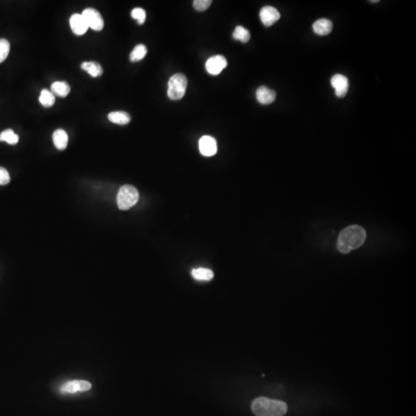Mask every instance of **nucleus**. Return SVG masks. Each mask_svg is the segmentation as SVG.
Returning <instances> with one entry per match:
<instances>
[{"label":"nucleus","instance_id":"1","mask_svg":"<svg viewBox=\"0 0 416 416\" xmlns=\"http://www.w3.org/2000/svg\"><path fill=\"white\" fill-rule=\"evenodd\" d=\"M366 239V232L359 225H351L340 232L337 240V249L342 254H348L360 248Z\"/></svg>","mask_w":416,"mask_h":416},{"label":"nucleus","instance_id":"2","mask_svg":"<svg viewBox=\"0 0 416 416\" xmlns=\"http://www.w3.org/2000/svg\"><path fill=\"white\" fill-rule=\"evenodd\" d=\"M252 410L256 416H284L287 413V406L279 400L259 397L254 400Z\"/></svg>","mask_w":416,"mask_h":416},{"label":"nucleus","instance_id":"3","mask_svg":"<svg viewBox=\"0 0 416 416\" xmlns=\"http://www.w3.org/2000/svg\"><path fill=\"white\" fill-rule=\"evenodd\" d=\"M187 79L183 73H176L170 77L168 82L167 96L172 101H179L185 95L187 87Z\"/></svg>","mask_w":416,"mask_h":416},{"label":"nucleus","instance_id":"4","mask_svg":"<svg viewBox=\"0 0 416 416\" xmlns=\"http://www.w3.org/2000/svg\"><path fill=\"white\" fill-rule=\"evenodd\" d=\"M139 201V192L132 185H124L120 188L117 197L118 207L122 211L130 209Z\"/></svg>","mask_w":416,"mask_h":416},{"label":"nucleus","instance_id":"5","mask_svg":"<svg viewBox=\"0 0 416 416\" xmlns=\"http://www.w3.org/2000/svg\"><path fill=\"white\" fill-rule=\"evenodd\" d=\"M83 18L88 24L89 28L96 31H101L104 29V21L101 12L94 8H87L82 13Z\"/></svg>","mask_w":416,"mask_h":416},{"label":"nucleus","instance_id":"6","mask_svg":"<svg viewBox=\"0 0 416 416\" xmlns=\"http://www.w3.org/2000/svg\"><path fill=\"white\" fill-rule=\"evenodd\" d=\"M205 66L207 73L213 76H218L228 66V61L222 55H215L207 60Z\"/></svg>","mask_w":416,"mask_h":416},{"label":"nucleus","instance_id":"7","mask_svg":"<svg viewBox=\"0 0 416 416\" xmlns=\"http://www.w3.org/2000/svg\"><path fill=\"white\" fill-rule=\"evenodd\" d=\"M92 388L90 382L85 380H73L66 382L60 387V392L64 394H74L79 392H86Z\"/></svg>","mask_w":416,"mask_h":416},{"label":"nucleus","instance_id":"8","mask_svg":"<svg viewBox=\"0 0 416 416\" xmlns=\"http://www.w3.org/2000/svg\"><path fill=\"white\" fill-rule=\"evenodd\" d=\"M331 87L335 89V95L339 98H343L348 94L349 82L345 76L335 74L331 79Z\"/></svg>","mask_w":416,"mask_h":416},{"label":"nucleus","instance_id":"9","mask_svg":"<svg viewBox=\"0 0 416 416\" xmlns=\"http://www.w3.org/2000/svg\"><path fill=\"white\" fill-rule=\"evenodd\" d=\"M260 19L265 26H271L280 19V12L276 8L270 5L265 6L261 9Z\"/></svg>","mask_w":416,"mask_h":416},{"label":"nucleus","instance_id":"10","mask_svg":"<svg viewBox=\"0 0 416 416\" xmlns=\"http://www.w3.org/2000/svg\"><path fill=\"white\" fill-rule=\"evenodd\" d=\"M199 149L201 154L204 156H212L217 153L218 146L214 138L211 136H204L199 141Z\"/></svg>","mask_w":416,"mask_h":416},{"label":"nucleus","instance_id":"11","mask_svg":"<svg viewBox=\"0 0 416 416\" xmlns=\"http://www.w3.org/2000/svg\"><path fill=\"white\" fill-rule=\"evenodd\" d=\"M70 24L72 31L77 36L85 34V32L89 29L88 24L82 14L75 13L72 15L70 19Z\"/></svg>","mask_w":416,"mask_h":416},{"label":"nucleus","instance_id":"12","mask_svg":"<svg viewBox=\"0 0 416 416\" xmlns=\"http://www.w3.org/2000/svg\"><path fill=\"white\" fill-rule=\"evenodd\" d=\"M257 100L263 105H269L276 101V93L265 86L259 87L256 91Z\"/></svg>","mask_w":416,"mask_h":416},{"label":"nucleus","instance_id":"13","mask_svg":"<svg viewBox=\"0 0 416 416\" xmlns=\"http://www.w3.org/2000/svg\"><path fill=\"white\" fill-rule=\"evenodd\" d=\"M313 30L319 36H327L331 33L333 29V23L331 20L325 18L318 19L313 23Z\"/></svg>","mask_w":416,"mask_h":416},{"label":"nucleus","instance_id":"14","mask_svg":"<svg viewBox=\"0 0 416 416\" xmlns=\"http://www.w3.org/2000/svg\"><path fill=\"white\" fill-rule=\"evenodd\" d=\"M81 69L93 77H101L104 73L102 66L97 61L83 62L81 64Z\"/></svg>","mask_w":416,"mask_h":416},{"label":"nucleus","instance_id":"15","mask_svg":"<svg viewBox=\"0 0 416 416\" xmlns=\"http://www.w3.org/2000/svg\"><path fill=\"white\" fill-rule=\"evenodd\" d=\"M68 135L63 129H57L53 135V140L55 146L60 150L66 149L68 144Z\"/></svg>","mask_w":416,"mask_h":416},{"label":"nucleus","instance_id":"16","mask_svg":"<svg viewBox=\"0 0 416 416\" xmlns=\"http://www.w3.org/2000/svg\"><path fill=\"white\" fill-rule=\"evenodd\" d=\"M70 86L66 81L54 82L51 85V91L53 95L60 97H66L70 94Z\"/></svg>","mask_w":416,"mask_h":416},{"label":"nucleus","instance_id":"17","mask_svg":"<svg viewBox=\"0 0 416 416\" xmlns=\"http://www.w3.org/2000/svg\"><path fill=\"white\" fill-rule=\"evenodd\" d=\"M108 119L114 124L126 125L131 121V116L125 111H115L108 114Z\"/></svg>","mask_w":416,"mask_h":416},{"label":"nucleus","instance_id":"18","mask_svg":"<svg viewBox=\"0 0 416 416\" xmlns=\"http://www.w3.org/2000/svg\"><path fill=\"white\" fill-rule=\"evenodd\" d=\"M146 53H147V48L145 45H137L130 54V60L133 63L140 61L146 56Z\"/></svg>","mask_w":416,"mask_h":416},{"label":"nucleus","instance_id":"19","mask_svg":"<svg viewBox=\"0 0 416 416\" xmlns=\"http://www.w3.org/2000/svg\"><path fill=\"white\" fill-rule=\"evenodd\" d=\"M191 276L197 280H210L214 277V273L210 269L200 268L194 269L191 272Z\"/></svg>","mask_w":416,"mask_h":416},{"label":"nucleus","instance_id":"20","mask_svg":"<svg viewBox=\"0 0 416 416\" xmlns=\"http://www.w3.org/2000/svg\"><path fill=\"white\" fill-rule=\"evenodd\" d=\"M39 101L40 104L44 107H51L52 106L54 105L55 96L53 95V93L50 90L43 89L41 91L40 95H39Z\"/></svg>","mask_w":416,"mask_h":416},{"label":"nucleus","instance_id":"21","mask_svg":"<svg viewBox=\"0 0 416 416\" xmlns=\"http://www.w3.org/2000/svg\"><path fill=\"white\" fill-rule=\"evenodd\" d=\"M232 37L235 40H239L242 43H248L251 39V33L249 30L243 26H238L235 28V31L233 32Z\"/></svg>","mask_w":416,"mask_h":416},{"label":"nucleus","instance_id":"22","mask_svg":"<svg viewBox=\"0 0 416 416\" xmlns=\"http://www.w3.org/2000/svg\"><path fill=\"white\" fill-rule=\"evenodd\" d=\"M19 136L15 135L12 129H6L0 134V141H5L7 143L15 145L19 142Z\"/></svg>","mask_w":416,"mask_h":416},{"label":"nucleus","instance_id":"23","mask_svg":"<svg viewBox=\"0 0 416 416\" xmlns=\"http://www.w3.org/2000/svg\"><path fill=\"white\" fill-rule=\"evenodd\" d=\"M10 51V43L5 39H0V63L5 61Z\"/></svg>","mask_w":416,"mask_h":416},{"label":"nucleus","instance_id":"24","mask_svg":"<svg viewBox=\"0 0 416 416\" xmlns=\"http://www.w3.org/2000/svg\"><path fill=\"white\" fill-rule=\"evenodd\" d=\"M131 17L138 20L139 25H142L146 20V11L142 8H135L131 12Z\"/></svg>","mask_w":416,"mask_h":416},{"label":"nucleus","instance_id":"25","mask_svg":"<svg viewBox=\"0 0 416 416\" xmlns=\"http://www.w3.org/2000/svg\"><path fill=\"white\" fill-rule=\"evenodd\" d=\"M211 3H212L211 0H195L193 2V5L195 10L202 12L208 9L211 6Z\"/></svg>","mask_w":416,"mask_h":416},{"label":"nucleus","instance_id":"26","mask_svg":"<svg viewBox=\"0 0 416 416\" xmlns=\"http://www.w3.org/2000/svg\"><path fill=\"white\" fill-rule=\"evenodd\" d=\"M10 182V176L6 169L0 166V185H6Z\"/></svg>","mask_w":416,"mask_h":416},{"label":"nucleus","instance_id":"27","mask_svg":"<svg viewBox=\"0 0 416 416\" xmlns=\"http://www.w3.org/2000/svg\"><path fill=\"white\" fill-rule=\"evenodd\" d=\"M370 2H379V1H378V0H376V1H370Z\"/></svg>","mask_w":416,"mask_h":416}]
</instances>
